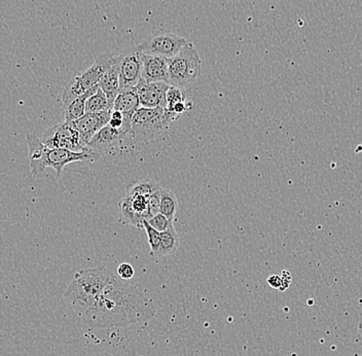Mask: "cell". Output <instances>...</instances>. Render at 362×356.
Here are the masks:
<instances>
[{
  "label": "cell",
  "instance_id": "1",
  "mask_svg": "<svg viewBox=\"0 0 362 356\" xmlns=\"http://www.w3.org/2000/svg\"><path fill=\"white\" fill-rule=\"evenodd\" d=\"M156 314L153 304L136 285L112 274L83 318L92 328H112L144 323Z\"/></svg>",
  "mask_w": 362,
  "mask_h": 356
},
{
  "label": "cell",
  "instance_id": "2",
  "mask_svg": "<svg viewBox=\"0 0 362 356\" xmlns=\"http://www.w3.org/2000/svg\"><path fill=\"white\" fill-rule=\"evenodd\" d=\"M27 144L29 147V161H30V172L33 176H38L47 168H53L57 176L61 178L63 170L68 164L74 162H96L102 156L90 151H68L64 149H55L49 147L42 144L40 138L36 137L34 134H28L26 137Z\"/></svg>",
  "mask_w": 362,
  "mask_h": 356
},
{
  "label": "cell",
  "instance_id": "3",
  "mask_svg": "<svg viewBox=\"0 0 362 356\" xmlns=\"http://www.w3.org/2000/svg\"><path fill=\"white\" fill-rule=\"evenodd\" d=\"M112 272L104 266L76 272L74 280L65 290L64 298L74 312L83 316L98 298Z\"/></svg>",
  "mask_w": 362,
  "mask_h": 356
},
{
  "label": "cell",
  "instance_id": "4",
  "mask_svg": "<svg viewBox=\"0 0 362 356\" xmlns=\"http://www.w3.org/2000/svg\"><path fill=\"white\" fill-rule=\"evenodd\" d=\"M180 117V115L170 113L167 108H140L131 120L129 136L135 147L148 144L168 131Z\"/></svg>",
  "mask_w": 362,
  "mask_h": 356
},
{
  "label": "cell",
  "instance_id": "5",
  "mask_svg": "<svg viewBox=\"0 0 362 356\" xmlns=\"http://www.w3.org/2000/svg\"><path fill=\"white\" fill-rule=\"evenodd\" d=\"M169 85L187 90L202 74V61L194 45L187 42L173 58L168 59Z\"/></svg>",
  "mask_w": 362,
  "mask_h": 356
},
{
  "label": "cell",
  "instance_id": "6",
  "mask_svg": "<svg viewBox=\"0 0 362 356\" xmlns=\"http://www.w3.org/2000/svg\"><path fill=\"white\" fill-rule=\"evenodd\" d=\"M117 59L119 56H115L112 53L102 54L90 68H88L83 74L72 79L65 87L62 94L63 105H66L69 102L85 94L90 88L98 85L102 76L117 62Z\"/></svg>",
  "mask_w": 362,
  "mask_h": 356
},
{
  "label": "cell",
  "instance_id": "7",
  "mask_svg": "<svg viewBox=\"0 0 362 356\" xmlns=\"http://www.w3.org/2000/svg\"><path fill=\"white\" fill-rule=\"evenodd\" d=\"M40 140L49 147L68 149L76 153L87 151V144L72 122L64 121L49 127L42 134Z\"/></svg>",
  "mask_w": 362,
  "mask_h": 356
},
{
  "label": "cell",
  "instance_id": "8",
  "mask_svg": "<svg viewBox=\"0 0 362 356\" xmlns=\"http://www.w3.org/2000/svg\"><path fill=\"white\" fill-rule=\"evenodd\" d=\"M129 145L134 144L128 133L106 125L90 140L87 149L93 153L99 154L101 156H112L121 153L124 147H128Z\"/></svg>",
  "mask_w": 362,
  "mask_h": 356
},
{
  "label": "cell",
  "instance_id": "9",
  "mask_svg": "<svg viewBox=\"0 0 362 356\" xmlns=\"http://www.w3.org/2000/svg\"><path fill=\"white\" fill-rule=\"evenodd\" d=\"M144 52L140 45L129 47L119 56V83L121 89L137 87L142 79Z\"/></svg>",
  "mask_w": 362,
  "mask_h": 356
},
{
  "label": "cell",
  "instance_id": "10",
  "mask_svg": "<svg viewBox=\"0 0 362 356\" xmlns=\"http://www.w3.org/2000/svg\"><path fill=\"white\" fill-rule=\"evenodd\" d=\"M187 42H187L182 36L164 31V33H158L151 36L148 40L139 45L144 54L146 55L171 59L177 55Z\"/></svg>",
  "mask_w": 362,
  "mask_h": 356
},
{
  "label": "cell",
  "instance_id": "11",
  "mask_svg": "<svg viewBox=\"0 0 362 356\" xmlns=\"http://www.w3.org/2000/svg\"><path fill=\"white\" fill-rule=\"evenodd\" d=\"M149 196L124 195L119 202V223L144 229V219L148 217Z\"/></svg>",
  "mask_w": 362,
  "mask_h": 356
},
{
  "label": "cell",
  "instance_id": "12",
  "mask_svg": "<svg viewBox=\"0 0 362 356\" xmlns=\"http://www.w3.org/2000/svg\"><path fill=\"white\" fill-rule=\"evenodd\" d=\"M136 88L141 108H167L166 94L170 88L168 83H147L141 79Z\"/></svg>",
  "mask_w": 362,
  "mask_h": 356
},
{
  "label": "cell",
  "instance_id": "13",
  "mask_svg": "<svg viewBox=\"0 0 362 356\" xmlns=\"http://www.w3.org/2000/svg\"><path fill=\"white\" fill-rule=\"evenodd\" d=\"M112 110H108L101 113H85L83 117L72 122L87 145L102 128L108 125L112 117Z\"/></svg>",
  "mask_w": 362,
  "mask_h": 356
},
{
  "label": "cell",
  "instance_id": "14",
  "mask_svg": "<svg viewBox=\"0 0 362 356\" xmlns=\"http://www.w3.org/2000/svg\"><path fill=\"white\" fill-rule=\"evenodd\" d=\"M139 97L137 94V88H123L119 91V95L113 103L112 110L123 113L124 125L122 130L124 133L130 131L131 120L133 115L140 108Z\"/></svg>",
  "mask_w": 362,
  "mask_h": 356
},
{
  "label": "cell",
  "instance_id": "15",
  "mask_svg": "<svg viewBox=\"0 0 362 356\" xmlns=\"http://www.w3.org/2000/svg\"><path fill=\"white\" fill-rule=\"evenodd\" d=\"M144 68H142V79L147 83L169 84L168 59L164 57L146 55L144 54Z\"/></svg>",
  "mask_w": 362,
  "mask_h": 356
},
{
  "label": "cell",
  "instance_id": "16",
  "mask_svg": "<svg viewBox=\"0 0 362 356\" xmlns=\"http://www.w3.org/2000/svg\"><path fill=\"white\" fill-rule=\"evenodd\" d=\"M117 61H119V59H117ZM117 61L106 71V74L102 76L100 81L98 83L99 88L103 91L104 94L107 97L108 103H110L112 108L115 98L121 91L119 63H117Z\"/></svg>",
  "mask_w": 362,
  "mask_h": 356
},
{
  "label": "cell",
  "instance_id": "17",
  "mask_svg": "<svg viewBox=\"0 0 362 356\" xmlns=\"http://www.w3.org/2000/svg\"><path fill=\"white\" fill-rule=\"evenodd\" d=\"M99 90V85L94 86L88 90L85 94L74 99L66 105H63V113H64L65 122H74L83 117L86 113V102L93 95L96 94Z\"/></svg>",
  "mask_w": 362,
  "mask_h": 356
},
{
  "label": "cell",
  "instance_id": "18",
  "mask_svg": "<svg viewBox=\"0 0 362 356\" xmlns=\"http://www.w3.org/2000/svg\"><path fill=\"white\" fill-rule=\"evenodd\" d=\"M160 237H162V244H160L157 260L165 256L175 255L180 247V236L176 232L175 228L172 226L169 230L160 233Z\"/></svg>",
  "mask_w": 362,
  "mask_h": 356
},
{
  "label": "cell",
  "instance_id": "19",
  "mask_svg": "<svg viewBox=\"0 0 362 356\" xmlns=\"http://www.w3.org/2000/svg\"><path fill=\"white\" fill-rule=\"evenodd\" d=\"M178 209V200L176 195L169 190L162 189L160 193V213L168 217L171 221L175 219Z\"/></svg>",
  "mask_w": 362,
  "mask_h": 356
},
{
  "label": "cell",
  "instance_id": "20",
  "mask_svg": "<svg viewBox=\"0 0 362 356\" xmlns=\"http://www.w3.org/2000/svg\"><path fill=\"white\" fill-rule=\"evenodd\" d=\"M160 189V185L153 179H141V180L135 181L132 185H129L127 188L126 195L151 196V194Z\"/></svg>",
  "mask_w": 362,
  "mask_h": 356
},
{
  "label": "cell",
  "instance_id": "21",
  "mask_svg": "<svg viewBox=\"0 0 362 356\" xmlns=\"http://www.w3.org/2000/svg\"><path fill=\"white\" fill-rule=\"evenodd\" d=\"M108 110H112V108H110L107 97L100 88L97 91L96 94L90 96L86 102V113H101Z\"/></svg>",
  "mask_w": 362,
  "mask_h": 356
},
{
  "label": "cell",
  "instance_id": "22",
  "mask_svg": "<svg viewBox=\"0 0 362 356\" xmlns=\"http://www.w3.org/2000/svg\"><path fill=\"white\" fill-rule=\"evenodd\" d=\"M144 229L146 230L147 239H148L149 247H151V255L157 260L158 251H160V244H162V237L160 232L153 229L146 219L144 222Z\"/></svg>",
  "mask_w": 362,
  "mask_h": 356
},
{
  "label": "cell",
  "instance_id": "23",
  "mask_svg": "<svg viewBox=\"0 0 362 356\" xmlns=\"http://www.w3.org/2000/svg\"><path fill=\"white\" fill-rule=\"evenodd\" d=\"M146 221L153 229H156V230L160 233L165 232V231L169 230L170 228L174 226L173 221L163 215L162 213H158V214L147 219Z\"/></svg>",
  "mask_w": 362,
  "mask_h": 356
},
{
  "label": "cell",
  "instance_id": "24",
  "mask_svg": "<svg viewBox=\"0 0 362 356\" xmlns=\"http://www.w3.org/2000/svg\"><path fill=\"white\" fill-rule=\"evenodd\" d=\"M167 101V110L171 112L172 108L175 104L180 103V102L187 101V98L185 96V92L180 88L174 87V86H170L168 91L166 94Z\"/></svg>",
  "mask_w": 362,
  "mask_h": 356
},
{
  "label": "cell",
  "instance_id": "25",
  "mask_svg": "<svg viewBox=\"0 0 362 356\" xmlns=\"http://www.w3.org/2000/svg\"><path fill=\"white\" fill-rule=\"evenodd\" d=\"M160 193H162V188L149 196L148 217H147V219L160 213Z\"/></svg>",
  "mask_w": 362,
  "mask_h": 356
},
{
  "label": "cell",
  "instance_id": "26",
  "mask_svg": "<svg viewBox=\"0 0 362 356\" xmlns=\"http://www.w3.org/2000/svg\"><path fill=\"white\" fill-rule=\"evenodd\" d=\"M134 274V268L131 266L130 264H127V263L119 265V268H117V275H119V278L123 279V280H130V279L133 278Z\"/></svg>",
  "mask_w": 362,
  "mask_h": 356
},
{
  "label": "cell",
  "instance_id": "27",
  "mask_svg": "<svg viewBox=\"0 0 362 356\" xmlns=\"http://www.w3.org/2000/svg\"><path fill=\"white\" fill-rule=\"evenodd\" d=\"M283 276L273 275L268 278V283L273 289L283 290L282 285H284L285 289L289 287L288 282H285Z\"/></svg>",
  "mask_w": 362,
  "mask_h": 356
},
{
  "label": "cell",
  "instance_id": "28",
  "mask_svg": "<svg viewBox=\"0 0 362 356\" xmlns=\"http://www.w3.org/2000/svg\"><path fill=\"white\" fill-rule=\"evenodd\" d=\"M110 126H112V128L115 129H121L123 128L124 125V115L123 113L117 112V110H113L112 112V117H110V121L108 122Z\"/></svg>",
  "mask_w": 362,
  "mask_h": 356
},
{
  "label": "cell",
  "instance_id": "29",
  "mask_svg": "<svg viewBox=\"0 0 362 356\" xmlns=\"http://www.w3.org/2000/svg\"><path fill=\"white\" fill-rule=\"evenodd\" d=\"M358 335H359V338H361V340L362 341V321L361 323H359Z\"/></svg>",
  "mask_w": 362,
  "mask_h": 356
}]
</instances>
